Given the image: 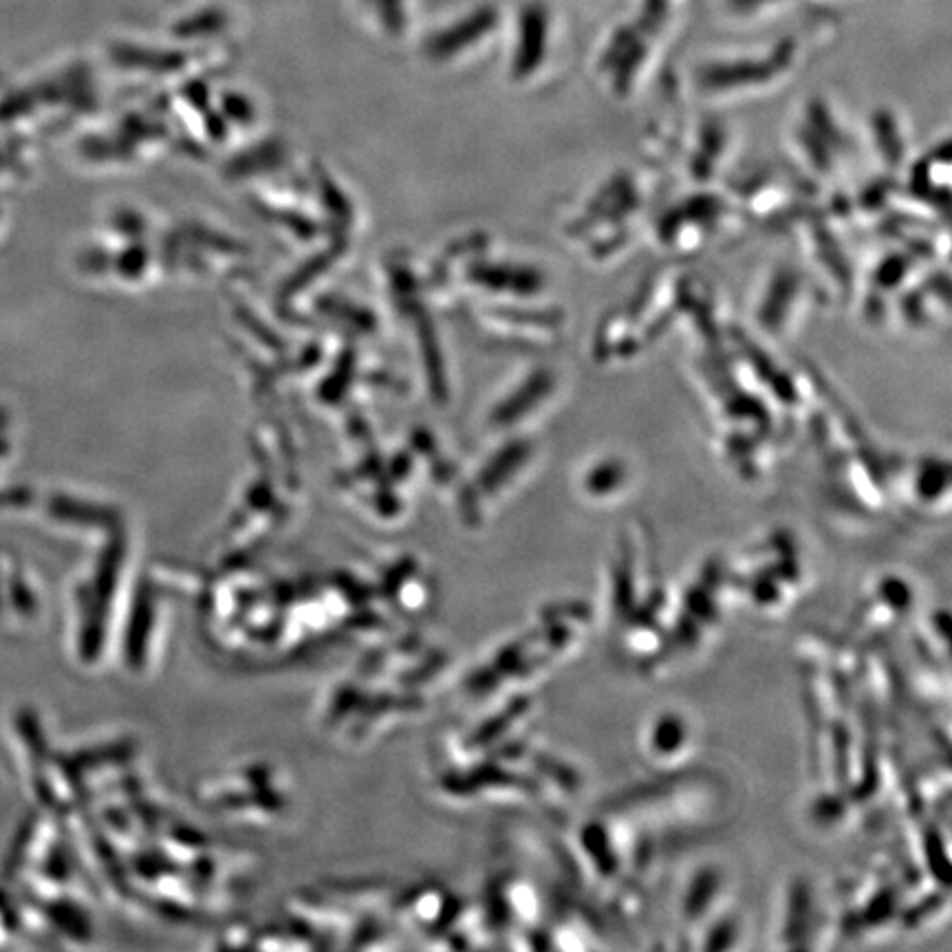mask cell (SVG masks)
<instances>
[{
    "label": "cell",
    "instance_id": "obj_1",
    "mask_svg": "<svg viewBox=\"0 0 952 952\" xmlns=\"http://www.w3.org/2000/svg\"><path fill=\"white\" fill-rule=\"evenodd\" d=\"M685 745V725L678 714H664L651 730V748L660 756L678 754Z\"/></svg>",
    "mask_w": 952,
    "mask_h": 952
}]
</instances>
